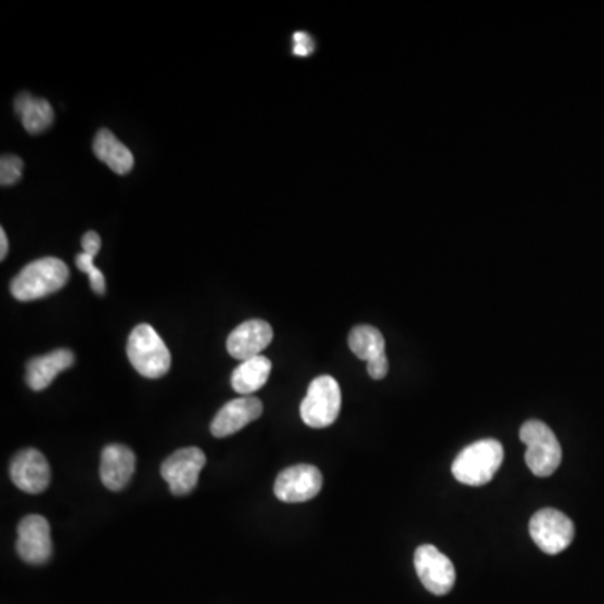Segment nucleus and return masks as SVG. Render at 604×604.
Instances as JSON below:
<instances>
[{
  "label": "nucleus",
  "mask_w": 604,
  "mask_h": 604,
  "mask_svg": "<svg viewBox=\"0 0 604 604\" xmlns=\"http://www.w3.org/2000/svg\"><path fill=\"white\" fill-rule=\"evenodd\" d=\"M69 281V269L56 257H44L27 264L11 282V293L21 303L42 299L63 290Z\"/></svg>",
  "instance_id": "1"
},
{
  "label": "nucleus",
  "mask_w": 604,
  "mask_h": 604,
  "mask_svg": "<svg viewBox=\"0 0 604 604\" xmlns=\"http://www.w3.org/2000/svg\"><path fill=\"white\" fill-rule=\"evenodd\" d=\"M504 462V447L493 438L478 440L462 450L452 465L453 477L465 486H486Z\"/></svg>",
  "instance_id": "2"
},
{
  "label": "nucleus",
  "mask_w": 604,
  "mask_h": 604,
  "mask_svg": "<svg viewBox=\"0 0 604 604\" xmlns=\"http://www.w3.org/2000/svg\"><path fill=\"white\" fill-rule=\"evenodd\" d=\"M127 355L134 370L145 378H162L171 367V355L167 345L150 324H138L131 331Z\"/></svg>",
  "instance_id": "3"
},
{
  "label": "nucleus",
  "mask_w": 604,
  "mask_h": 604,
  "mask_svg": "<svg viewBox=\"0 0 604 604\" xmlns=\"http://www.w3.org/2000/svg\"><path fill=\"white\" fill-rule=\"evenodd\" d=\"M521 440L527 447V467L536 477H551L560 468L563 449L556 434L544 422L529 420L524 423Z\"/></svg>",
  "instance_id": "4"
},
{
  "label": "nucleus",
  "mask_w": 604,
  "mask_h": 604,
  "mask_svg": "<svg viewBox=\"0 0 604 604\" xmlns=\"http://www.w3.org/2000/svg\"><path fill=\"white\" fill-rule=\"evenodd\" d=\"M342 412V389L333 376L312 380L300 403V419L311 428H326Z\"/></svg>",
  "instance_id": "5"
},
{
  "label": "nucleus",
  "mask_w": 604,
  "mask_h": 604,
  "mask_svg": "<svg viewBox=\"0 0 604 604\" xmlns=\"http://www.w3.org/2000/svg\"><path fill=\"white\" fill-rule=\"evenodd\" d=\"M529 535L542 553L554 556L571 545L575 524L556 509H541L530 519Z\"/></svg>",
  "instance_id": "6"
},
{
  "label": "nucleus",
  "mask_w": 604,
  "mask_h": 604,
  "mask_svg": "<svg viewBox=\"0 0 604 604\" xmlns=\"http://www.w3.org/2000/svg\"><path fill=\"white\" fill-rule=\"evenodd\" d=\"M415 569L426 590L437 596L450 593L455 584V566L452 561L432 544L420 545L415 551Z\"/></svg>",
  "instance_id": "7"
},
{
  "label": "nucleus",
  "mask_w": 604,
  "mask_h": 604,
  "mask_svg": "<svg viewBox=\"0 0 604 604\" xmlns=\"http://www.w3.org/2000/svg\"><path fill=\"white\" fill-rule=\"evenodd\" d=\"M207 464L205 453L195 447L171 453L162 464V477L170 486L174 496H187L198 484V475Z\"/></svg>",
  "instance_id": "8"
},
{
  "label": "nucleus",
  "mask_w": 604,
  "mask_h": 604,
  "mask_svg": "<svg viewBox=\"0 0 604 604\" xmlns=\"http://www.w3.org/2000/svg\"><path fill=\"white\" fill-rule=\"evenodd\" d=\"M323 489V475L309 464L293 465L275 478L274 493L286 504H300L314 499Z\"/></svg>",
  "instance_id": "9"
},
{
  "label": "nucleus",
  "mask_w": 604,
  "mask_h": 604,
  "mask_svg": "<svg viewBox=\"0 0 604 604\" xmlns=\"http://www.w3.org/2000/svg\"><path fill=\"white\" fill-rule=\"evenodd\" d=\"M15 549L29 564L48 563L52 554L51 526L42 515H26L17 526Z\"/></svg>",
  "instance_id": "10"
},
{
  "label": "nucleus",
  "mask_w": 604,
  "mask_h": 604,
  "mask_svg": "<svg viewBox=\"0 0 604 604\" xmlns=\"http://www.w3.org/2000/svg\"><path fill=\"white\" fill-rule=\"evenodd\" d=\"M274 337L271 324L262 319H250L235 327L227 339V351L235 360L247 361L260 357Z\"/></svg>",
  "instance_id": "11"
},
{
  "label": "nucleus",
  "mask_w": 604,
  "mask_h": 604,
  "mask_svg": "<svg viewBox=\"0 0 604 604\" xmlns=\"http://www.w3.org/2000/svg\"><path fill=\"white\" fill-rule=\"evenodd\" d=\"M11 478L17 489L27 493H41L51 484V468L39 450H21L11 462Z\"/></svg>",
  "instance_id": "12"
},
{
  "label": "nucleus",
  "mask_w": 604,
  "mask_h": 604,
  "mask_svg": "<svg viewBox=\"0 0 604 604\" xmlns=\"http://www.w3.org/2000/svg\"><path fill=\"white\" fill-rule=\"evenodd\" d=\"M264 412V404L259 398L242 397L229 401L220 408L216 419L211 420L210 432L214 437L226 438L237 434L248 423L259 419Z\"/></svg>",
  "instance_id": "13"
},
{
  "label": "nucleus",
  "mask_w": 604,
  "mask_h": 604,
  "mask_svg": "<svg viewBox=\"0 0 604 604\" xmlns=\"http://www.w3.org/2000/svg\"><path fill=\"white\" fill-rule=\"evenodd\" d=\"M137 468V457L128 447L113 444L104 447L101 453L100 477L101 483L112 492H119L130 484Z\"/></svg>",
  "instance_id": "14"
},
{
  "label": "nucleus",
  "mask_w": 604,
  "mask_h": 604,
  "mask_svg": "<svg viewBox=\"0 0 604 604\" xmlns=\"http://www.w3.org/2000/svg\"><path fill=\"white\" fill-rule=\"evenodd\" d=\"M75 352L69 349H56L44 357L34 358L27 363L26 382L34 391L51 386L60 373L75 364Z\"/></svg>",
  "instance_id": "15"
},
{
  "label": "nucleus",
  "mask_w": 604,
  "mask_h": 604,
  "mask_svg": "<svg viewBox=\"0 0 604 604\" xmlns=\"http://www.w3.org/2000/svg\"><path fill=\"white\" fill-rule=\"evenodd\" d=\"M93 152L97 158L108 165L115 174L127 175L133 170V153L106 128H101L94 137Z\"/></svg>",
  "instance_id": "16"
},
{
  "label": "nucleus",
  "mask_w": 604,
  "mask_h": 604,
  "mask_svg": "<svg viewBox=\"0 0 604 604\" xmlns=\"http://www.w3.org/2000/svg\"><path fill=\"white\" fill-rule=\"evenodd\" d=\"M271 371V360L262 357V355L242 361L241 367L235 368L234 373H232V380H230L232 388L242 397H250L268 383Z\"/></svg>",
  "instance_id": "17"
},
{
  "label": "nucleus",
  "mask_w": 604,
  "mask_h": 604,
  "mask_svg": "<svg viewBox=\"0 0 604 604\" xmlns=\"http://www.w3.org/2000/svg\"><path fill=\"white\" fill-rule=\"evenodd\" d=\"M15 113L23 119L27 133L39 134L51 128L54 123V110L46 100L21 93L15 100Z\"/></svg>",
  "instance_id": "18"
},
{
  "label": "nucleus",
  "mask_w": 604,
  "mask_h": 604,
  "mask_svg": "<svg viewBox=\"0 0 604 604\" xmlns=\"http://www.w3.org/2000/svg\"><path fill=\"white\" fill-rule=\"evenodd\" d=\"M348 345L351 351L367 363L386 355L385 337L373 326L355 327L349 333Z\"/></svg>",
  "instance_id": "19"
},
{
  "label": "nucleus",
  "mask_w": 604,
  "mask_h": 604,
  "mask_svg": "<svg viewBox=\"0 0 604 604\" xmlns=\"http://www.w3.org/2000/svg\"><path fill=\"white\" fill-rule=\"evenodd\" d=\"M76 266H78L79 271L85 272L90 278L91 290L94 293L103 296L106 293V281H104L103 272L97 268L94 264V257L88 256V254L81 253L76 256Z\"/></svg>",
  "instance_id": "20"
},
{
  "label": "nucleus",
  "mask_w": 604,
  "mask_h": 604,
  "mask_svg": "<svg viewBox=\"0 0 604 604\" xmlns=\"http://www.w3.org/2000/svg\"><path fill=\"white\" fill-rule=\"evenodd\" d=\"M24 162L17 155H2L0 158V183L2 187L14 185L23 179Z\"/></svg>",
  "instance_id": "21"
},
{
  "label": "nucleus",
  "mask_w": 604,
  "mask_h": 604,
  "mask_svg": "<svg viewBox=\"0 0 604 604\" xmlns=\"http://www.w3.org/2000/svg\"><path fill=\"white\" fill-rule=\"evenodd\" d=\"M314 41L308 33L294 34V49L293 52L296 56L306 57L314 52Z\"/></svg>",
  "instance_id": "22"
},
{
  "label": "nucleus",
  "mask_w": 604,
  "mask_h": 604,
  "mask_svg": "<svg viewBox=\"0 0 604 604\" xmlns=\"http://www.w3.org/2000/svg\"><path fill=\"white\" fill-rule=\"evenodd\" d=\"M82 253L88 254V256L94 257V259H97L98 254H100L101 250V237L100 235L97 234V232H93V230H90V232H86L85 235H82Z\"/></svg>",
  "instance_id": "23"
},
{
  "label": "nucleus",
  "mask_w": 604,
  "mask_h": 604,
  "mask_svg": "<svg viewBox=\"0 0 604 604\" xmlns=\"http://www.w3.org/2000/svg\"><path fill=\"white\" fill-rule=\"evenodd\" d=\"M388 358H386V355H383V357L368 363V375L373 380H383L388 375Z\"/></svg>",
  "instance_id": "24"
},
{
  "label": "nucleus",
  "mask_w": 604,
  "mask_h": 604,
  "mask_svg": "<svg viewBox=\"0 0 604 604\" xmlns=\"http://www.w3.org/2000/svg\"><path fill=\"white\" fill-rule=\"evenodd\" d=\"M9 253L8 234L4 229H0V259L4 260Z\"/></svg>",
  "instance_id": "25"
}]
</instances>
